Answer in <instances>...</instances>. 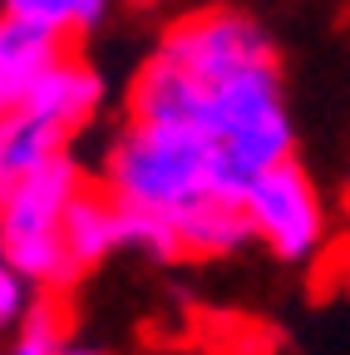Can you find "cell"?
I'll use <instances>...</instances> for the list:
<instances>
[{
	"mask_svg": "<svg viewBox=\"0 0 350 355\" xmlns=\"http://www.w3.org/2000/svg\"><path fill=\"white\" fill-rule=\"evenodd\" d=\"M128 114L193 128L222 153L242 193L296 158L277 44L242 10H202L173 25L128 89Z\"/></svg>",
	"mask_w": 350,
	"mask_h": 355,
	"instance_id": "obj_1",
	"label": "cell"
},
{
	"mask_svg": "<svg viewBox=\"0 0 350 355\" xmlns=\"http://www.w3.org/2000/svg\"><path fill=\"white\" fill-rule=\"evenodd\" d=\"M84 188H89V178H84L79 158L64 153L35 178H25L10 198H0V252L50 296L84 277L64 242V217Z\"/></svg>",
	"mask_w": 350,
	"mask_h": 355,
	"instance_id": "obj_2",
	"label": "cell"
},
{
	"mask_svg": "<svg viewBox=\"0 0 350 355\" xmlns=\"http://www.w3.org/2000/svg\"><path fill=\"white\" fill-rule=\"evenodd\" d=\"M242 207H247L252 242H261L277 261H311L326 242V202L301 158L267 168L247 188Z\"/></svg>",
	"mask_w": 350,
	"mask_h": 355,
	"instance_id": "obj_3",
	"label": "cell"
},
{
	"mask_svg": "<svg viewBox=\"0 0 350 355\" xmlns=\"http://www.w3.org/2000/svg\"><path fill=\"white\" fill-rule=\"evenodd\" d=\"M74 139L79 133L35 99H20L15 109H0V198H10L25 178L50 168L55 158L74 153Z\"/></svg>",
	"mask_w": 350,
	"mask_h": 355,
	"instance_id": "obj_4",
	"label": "cell"
},
{
	"mask_svg": "<svg viewBox=\"0 0 350 355\" xmlns=\"http://www.w3.org/2000/svg\"><path fill=\"white\" fill-rule=\"evenodd\" d=\"M64 50L69 44L60 35L40 30L35 20L0 10V109H15Z\"/></svg>",
	"mask_w": 350,
	"mask_h": 355,
	"instance_id": "obj_5",
	"label": "cell"
},
{
	"mask_svg": "<svg viewBox=\"0 0 350 355\" xmlns=\"http://www.w3.org/2000/svg\"><path fill=\"white\" fill-rule=\"evenodd\" d=\"M64 242H69V257L79 272H94L99 261H109L114 252H123V237H119V198L109 188H84L64 217Z\"/></svg>",
	"mask_w": 350,
	"mask_h": 355,
	"instance_id": "obj_6",
	"label": "cell"
},
{
	"mask_svg": "<svg viewBox=\"0 0 350 355\" xmlns=\"http://www.w3.org/2000/svg\"><path fill=\"white\" fill-rule=\"evenodd\" d=\"M0 10H10L20 20H35L40 30H50L64 44H74V40L94 35L109 20L114 0H0Z\"/></svg>",
	"mask_w": 350,
	"mask_h": 355,
	"instance_id": "obj_7",
	"label": "cell"
},
{
	"mask_svg": "<svg viewBox=\"0 0 350 355\" xmlns=\"http://www.w3.org/2000/svg\"><path fill=\"white\" fill-rule=\"evenodd\" d=\"M119 237H123V252H139L148 261H183L188 257L178 227L163 212H148L134 202H119Z\"/></svg>",
	"mask_w": 350,
	"mask_h": 355,
	"instance_id": "obj_8",
	"label": "cell"
},
{
	"mask_svg": "<svg viewBox=\"0 0 350 355\" xmlns=\"http://www.w3.org/2000/svg\"><path fill=\"white\" fill-rule=\"evenodd\" d=\"M69 340L64 331V311L50 301V291L40 296L15 331H6V345H0V355H60V345Z\"/></svg>",
	"mask_w": 350,
	"mask_h": 355,
	"instance_id": "obj_9",
	"label": "cell"
},
{
	"mask_svg": "<svg viewBox=\"0 0 350 355\" xmlns=\"http://www.w3.org/2000/svg\"><path fill=\"white\" fill-rule=\"evenodd\" d=\"M40 296H45V291H40V286L20 272V266H15L6 252H0V336L15 331L20 316H25V311H30Z\"/></svg>",
	"mask_w": 350,
	"mask_h": 355,
	"instance_id": "obj_10",
	"label": "cell"
},
{
	"mask_svg": "<svg viewBox=\"0 0 350 355\" xmlns=\"http://www.w3.org/2000/svg\"><path fill=\"white\" fill-rule=\"evenodd\" d=\"M60 355H109V350H99V345H84V340H64V345H60Z\"/></svg>",
	"mask_w": 350,
	"mask_h": 355,
	"instance_id": "obj_11",
	"label": "cell"
},
{
	"mask_svg": "<svg viewBox=\"0 0 350 355\" xmlns=\"http://www.w3.org/2000/svg\"><path fill=\"white\" fill-rule=\"evenodd\" d=\"M345 202H350V183H345Z\"/></svg>",
	"mask_w": 350,
	"mask_h": 355,
	"instance_id": "obj_12",
	"label": "cell"
}]
</instances>
